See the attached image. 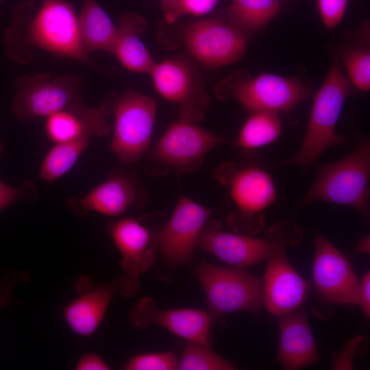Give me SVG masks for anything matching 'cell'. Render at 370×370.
<instances>
[{
	"label": "cell",
	"mask_w": 370,
	"mask_h": 370,
	"mask_svg": "<svg viewBox=\"0 0 370 370\" xmlns=\"http://www.w3.org/2000/svg\"><path fill=\"white\" fill-rule=\"evenodd\" d=\"M149 198L148 191L136 175L122 169H114L106 181L82 197H71L66 206L76 217L89 212L116 217L132 206L143 208Z\"/></svg>",
	"instance_id": "9a60e30c"
},
{
	"label": "cell",
	"mask_w": 370,
	"mask_h": 370,
	"mask_svg": "<svg viewBox=\"0 0 370 370\" xmlns=\"http://www.w3.org/2000/svg\"><path fill=\"white\" fill-rule=\"evenodd\" d=\"M234 365L201 344L188 341L179 360L180 370H230Z\"/></svg>",
	"instance_id": "83f0119b"
},
{
	"label": "cell",
	"mask_w": 370,
	"mask_h": 370,
	"mask_svg": "<svg viewBox=\"0 0 370 370\" xmlns=\"http://www.w3.org/2000/svg\"><path fill=\"white\" fill-rule=\"evenodd\" d=\"M370 144L360 140L341 159L322 165L301 205L328 202L352 208L365 219L369 215Z\"/></svg>",
	"instance_id": "3957f363"
},
{
	"label": "cell",
	"mask_w": 370,
	"mask_h": 370,
	"mask_svg": "<svg viewBox=\"0 0 370 370\" xmlns=\"http://www.w3.org/2000/svg\"><path fill=\"white\" fill-rule=\"evenodd\" d=\"M213 210L180 195L173 214L152 236L153 245L169 264L190 263L199 236Z\"/></svg>",
	"instance_id": "4fadbf2b"
},
{
	"label": "cell",
	"mask_w": 370,
	"mask_h": 370,
	"mask_svg": "<svg viewBox=\"0 0 370 370\" xmlns=\"http://www.w3.org/2000/svg\"><path fill=\"white\" fill-rule=\"evenodd\" d=\"M107 230L121 255L123 275L138 280L155 261L152 237L149 231L132 217L110 221Z\"/></svg>",
	"instance_id": "d6986e66"
},
{
	"label": "cell",
	"mask_w": 370,
	"mask_h": 370,
	"mask_svg": "<svg viewBox=\"0 0 370 370\" xmlns=\"http://www.w3.org/2000/svg\"><path fill=\"white\" fill-rule=\"evenodd\" d=\"M179 360L175 352L147 354L134 356L125 363L127 370L178 369Z\"/></svg>",
	"instance_id": "f546056e"
},
{
	"label": "cell",
	"mask_w": 370,
	"mask_h": 370,
	"mask_svg": "<svg viewBox=\"0 0 370 370\" xmlns=\"http://www.w3.org/2000/svg\"><path fill=\"white\" fill-rule=\"evenodd\" d=\"M83 84L79 75L53 77L49 73H36L19 77L14 81L12 113L25 123L82 103Z\"/></svg>",
	"instance_id": "ba28073f"
},
{
	"label": "cell",
	"mask_w": 370,
	"mask_h": 370,
	"mask_svg": "<svg viewBox=\"0 0 370 370\" xmlns=\"http://www.w3.org/2000/svg\"><path fill=\"white\" fill-rule=\"evenodd\" d=\"M77 370H108L109 365L97 353L89 352L83 354L77 360Z\"/></svg>",
	"instance_id": "836d02e7"
},
{
	"label": "cell",
	"mask_w": 370,
	"mask_h": 370,
	"mask_svg": "<svg viewBox=\"0 0 370 370\" xmlns=\"http://www.w3.org/2000/svg\"><path fill=\"white\" fill-rule=\"evenodd\" d=\"M146 25L141 16L130 12L123 13L116 27L112 54L127 70L149 75L156 62L139 37Z\"/></svg>",
	"instance_id": "7402d4cb"
},
{
	"label": "cell",
	"mask_w": 370,
	"mask_h": 370,
	"mask_svg": "<svg viewBox=\"0 0 370 370\" xmlns=\"http://www.w3.org/2000/svg\"><path fill=\"white\" fill-rule=\"evenodd\" d=\"M77 18L82 42L88 55L95 51L113 53L117 27L96 0H83Z\"/></svg>",
	"instance_id": "603a6c76"
},
{
	"label": "cell",
	"mask_w": 370,
	"mask_h": 370,
	"mask_svg": "<svg viewBox=\"0 0 370 370\" xmlns=\"http://www.w3.org/2000/svg\"><path fill=\"white\" fill-rule=\"evenodd\" d=\"M3 0H0V3H1V2H3Z\"/></svg>",
	"instance_id": "74e56055"
},
{
	"label": "cell",
	"mask_w": 370,
	"mask_h": 370,
	"mask_svg": "<svg viewBox=\"0 0 370 370\" xmlns=\"http://www.w3.org/2000/svg\"><path fill=\"white\" fill-rule=\"evenodd\" d=\"M99 110L114 117L110 148L120 164H130L145 157L150 143L156 116V100L129 89L119 97L112 94Z\"/></svg>",
	"instance_id": "52a82bcc"
},
{
	"label": "cell",
	"mask_w": 370,
	"mask_h": 370,
	"mask_svg": "<svg viewBox=\"0 0 370 370\" xmlns=\"http://www.w3.org/2000/svg\"><path fill=\"white\" fill-rule=\"evenodd\" d=\"M206 293L210 315L233 312L258 313L263 305L262 279L242 268L206 262L195 269Z\"/></svg>",
	"instance_id": "9c48e42d"
},
{
	"label": "cell",
	"mask_w": 370,
	"mask_h": 370,
	"mask_svg": "<svg viewBox=\"0 0 370 370\" xmlns=\"http://www.w3.org/2000/svg\"><path fill=\"white\" fill-rule=\"evenodd\" d=\"M281 0H232L225 10V22L247 37L257 33L278 14Z\"/></svg>",
	"instance_id": "cb8c5ba5"
},
{
	"label": "cell",
	"mask_w": 370,
	"mask_h": 370,
	"mask_svg": "<svg viewBox=\"0 0 370 370\" xmlns=\"http://www.w3.org/2000/svg\"><path fill=\"white\" fill-rule=\"evenodd\" d=\"M301 231L290 221H280L267 231L270 252L262 279V301L269 312L281 317L296 311L306 301L308 285L295 271L286 253L298 243Z\"/></svg>",
	"instance_id": "277c9868"
},
{
	"label": "cell",
	"mask_w": 370,
	"mask_h": 370,
	"mask_svg": "<svg viewBox=\"0 0 370 370\" xmlns=\"http://www.w3.org/2000/svg\"><path fill=\"white\" fill-rule=\"evenodd\" d=\"M352 84L336 53L333 54L328 72L314 95L301 145L284 164L309 168L329 148L346 142L336 132V126Z\"/></svg>",
	"instance_id": "7a4b0ae2"
},
{
	"label": "cell",
	"mask_w": 370,
	"mask_h": 370,
	"mask_svg": "<svg viewBox=\"0 0 370 370\" xmlns=\"http://www.w3.org/2000/svg\"><path fill=\"white\" fill-rule=\"evenodd\" d=\"M132 323L143 329L156 324L188 341L211 347V315L204 310L180 308L160 310L150 297L140 298L129 313Z\"/></svg>",
	"instance_id": "e0dca14e"
},
{
	"label": "cell",
	"mask_w": 370,
	"mask_h": 370,
	"mask_svg": "<svg viewBox=\"0 0 370 370\" xmlns=\"http://www.w3.org/2000/svg\"><path fill=\"white\" fill-rule=\"evenodd\" d=\"M38 193L37 186L30 180H24L16 187L0 180V211L13 204L34 201Z\"/></svg>",
	"instance_id": "4dcf8cb0"
},
{
	"label": "cell",
	"mask_w": 370,
	"mask_h": 370,
	"mask_svg": "<svg viewBox=\"0 0 370 370\" xmlns=\"http://www.w3.org/2000/svg\"><path fill=\"white\" fill-rule=\"evenodd\" d=\"M34 8L33 1L25 0L14 9L12 23L3 40L10 58L27 62L30 45L97 68L84 49L78 18L71 3L64 0H42L29 24Z\"/></svg>",
	"instance_id": "6da1fadb"
},
{
	"label": "cell",
	"mask_w": 370,
	"mask_h": 370,
	"mask_svg": "<svg viewBox=\"0 0 370 370\" xmlns=\"http://www.w3.org/2000/svg\"><path fill=\"white\" fill-rule=\"evenodd\" d=\"M74 286L77 295L63 308L64 318L73 332L90 337L102 322L112 299L118 294L131 297L138 284L124 275L107 283L96 284L88 275L82 274Z\"/></svg>",
	"instance_id": "7c38bea8"
},
{
	"label": "cell",
	"mask_w": 370,
	"mask_h": 370,
	"mask_svg": "<svg viewBox=\"0 0 370 370\" xmlns=\"http://www.w3.org/2000/svg\"><path fill=\"white\" fill-rule=\"evenodd\" d=\"M4 150V145L0 141V159L1 158Z\"/></svg>",
	"instance_id": "8d00e7d4"
},
{
	"label": "cell",
	"mask_w": 370,
	"mask_h": 370,
	"mask_svg": "<svg viewBox=\"0 0 370 370\" xmlns=\"http://www.w3.org/2000/svg\"><path fill=\"white\" fill-rule=\"evenodd\" d=\"M247 37L219 18L193 23L182 34L190 55L206 67L217 68L239 61L247 47Z\"/></svg>",
	"instance_id": "5bb4252c"
},
{
	"label": "cell",
	"mask_w": 370,
	"mask_h": 370,
	"mask_svg": "<svg viewBox=\"0 0 370 370\" xmlns=\"http://www.w3.org/2000/svg\"><path fill=\"white\" fill-rule=\"evenodd\" d=\"M218 0H162V7L165 20L175 22L184 15L201 16L210 12Z\"/></svg>",
	"instance_id": "f1b7e54d"
},
{
	"label": "cell",
	"mask_w": 370,
	"mask_h": 370,
	"mask_svg": "<svg viewBox=\"0 0 370 370\" xmlns=\"http://www.w3.org/2000/svg\"><path fill=\"white\" fill-rule=\"evenodd\" d=\"M45 130L53 143L71 142L92 136L106 137L110 127L99 110L73 104L47 117Z\"/></svg>",
	"instance_id": "ffe728a7"
},
{
	"label": "cell",
	"mask_w": 370,
	"mask_h": 370,
	"mask_svg": "<svg viewBox=\"0 0 370 370\" xmlns=\"http://www.w3.org/2000/svg\"><path fill=\"white\" fill-rule=\"evenodd\" d=\"M219 89L223 98L233 97L249 113L290 111L312 95L310 86L298 77L262 73L254 78L230 77Z\"/></svg>",
	"instance_id": "30bf717a"
},
{
	"label": "cell",
	"mask_w": 370,
	"mask_h": 370,
	"mask_svg": "<svg viewBox=\"0 0 370 370\" xmlns=\"http://www.w3.org/2000/svg\"><path fill=\"white\" fill-rule=\"evenodd\" d=\"M313 282L319 296L336 304H356L360 280L348 258L319 232L314 235Z\"/></svg>",
	"instance_id": "2e32d148"
},
{
	"label": "cell",
	"mask_w": 370,
	"mask_h": 370,
	"mask_svg": "<svg viewBox=\"0 0 370 370\" xmlns=\"http://www.w3.org/2000/svg\"><path fill=\"white\" fill-rule=\"evenodd\" d=\"M197 247L242 269L265 260L270 252V243L266 238L223 231L216 221L206 223L199 236Z\"/></svg>",
	"instance_id": "ac0fdd59"
},
{
	"label": "cell",
	"mask_w": 370,
	"mask_h": 370,
	"mask_svg": "<svg viewBox=\"0 0 370 370\" xmlns=\"http://www.w3.org/2000/svg\"><path fill=\"white\" fill-rule=\"evenodd\" d=\"M214 177L229 192L235 211L230 224L242 234L251 235L264 226L265 210L277 199L273 178L265 170L252 166H238L228 161L212 171Z\"/></svg>",
	"instance_id": "8992f818"
},
{
	"label": "cell",
	"mask_w": 370,
	"mask_h": 370,
	"mask_svg": "<svg viewBox=\"0 0 370 370\" xmlns=\"http://www.w3.org/2000/svg\"><path fill=\"white\" fill-rule=\"evenodd\" d=\"M351 0H317L321 18L329 29L336 27L343 19Z\"/></svg>",
	"instance_id": "d6a6232c"
},
{
	"label": "cell",
	"mask_w": 370,
	"mask_h": 370,
	"mask_svg": "<svg viewBox=\"0 0 370 370\" xmlns=\"http://www.w3.org/2000/svg\"><path fill=\"white\" fill-rule=\"evenodd\" d=\"M356 249L358 252L369 253V236H365L358 243Z\"/></svg>",
	"instance_id": "d590c367"
},
{
	"label": "cell",
	"mask_w": 370,
	"mask_h": 370,
	"mask_svg": "<svg viewBox=\"0 0 370 370\" xmlns=\"http://www.w3.org/2000/svg\"><path fill=\"white\" fill-rule=\"evenodd\" d=\"M89 143L88 138L55 143L42 161L39 178L51 183L65 175L75 165Z\"/></svg>",
	"instance_id": "484cf974"
},
{
	"label": "cell",
	"mask_w": 370,
	"mask_h": 370,
	"mask_svg": "<svg viewBox=\"0 0 370 370\" xmlns=\"http://www.w3.org/2000/svg\"><path fill=\"white\" fill-rule=\"evenodd\" d=\"M231 143L227 138L179 119L172 122L145 156V173L151 176L177 175L200 170L206 155L214 147Z\"/></svg>",
	"instance_id": "5b68a950"
},
{
	"label": "cell",
	"mask_w": 370,
	"mask_h": 370,
	"mask_svg": "<svg viewBox=\"0 0 370 370\" xmlns=\"http://www.w3.org/2000/svg\"><path fill=\"white\" fill-rule=\"evenodd\" d=\"M280 318L276 360L282 367L295 370L318 362V350L306 314L295 311Z\"/></svg>",
	"instance_id": "44dd1931"
},
{
	"label": "cell",
	"mask_w": 370,
	"mask_h": 370,
	"mask_svg": "<svg viewBox=\"0 0 370 370\" xmlns=\"http://www.w3.org/2000/svg\"><path fill=\"white\" fill-rule=\"evenodd\" d=\"M29 280V274L24 271L8 269L3 274L0 278V311L9 305L20 303L13 297L14 289L18 284Z\"/></svg>",
	"instance_id": "1f68e13d"
},
{
	"label": "cell",
	"mask_w": 370,
	"mask_h": 370,
	"mask_svg": "<svg viewBox=\"0 0 370 370\" xmlns=\"http://www.w3.org/2000/svg\"><path fill=\"white\" fill-rule=\"evenodd\" d=\"M366 317L370 314V274L367 272L360 280L357 303Z\"/></svg>",
	"instance_id": "e575fe53"
},
{
	"label": "cell",
	"mask_w": 370,
	"mask_h": 370,
	"mask_svg": "<svg viewBox=\"0 0 370 370\" xmlns=\"http://www.w3.org/2000/svg\"><path fill=\"white\" fill-rule=\"evenodd\" d=\"M338 57L352 85L361 91H368L370 89L369 47L360 44L349 47L343 49Z\"/></svg>",
	"instance_id": "4316f807"
},
{
	"label": "cell",
	"mask_w": 370,
	"mask_h": 370,
	"mask_svg": "<svg viewBox=\"0 0 370 370\" xmlns=\"http://www.w3.org/2000/svg\"><path fill=\"white\" fill-rule=\"evenodd\" d=\"M149 75L157 92L178 106L180 119L193 123L204 119L210 98L193 64L184 58H169L156 62Z\"/></svg>",
	"instance_id": "8fae6325"
},
{
	"label": "cell",
	"mask_w": 370,
	"mask_h": 370,
	"mask_svg": "<svg viewBox=\"0 0 370 370\" xmlns=\"http://www.w3.org/2000/svg\"><path fill=\"white\" fill-rule=\"evenodd\" d=\"M281 130L278 112L269 110L251 112L234 143L244 150H254L275 142Z\"/></svg>",
	"instance_id": "d4e9b609"
}]
</instances>
